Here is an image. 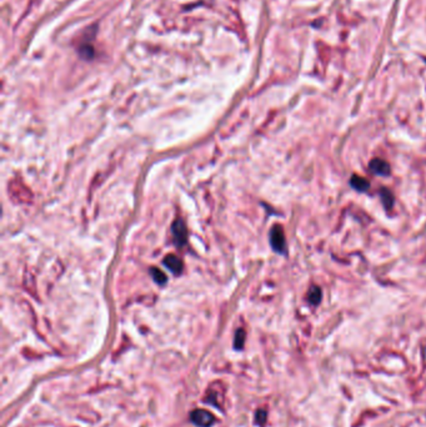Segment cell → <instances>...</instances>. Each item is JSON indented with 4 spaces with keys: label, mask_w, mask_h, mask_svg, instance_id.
<instances>
[{
    "label": "cell",
    "mask_w": 426,
    "mask_h": 427,
    "mask_svg": "<svg viewBox=\"0 0 426 427\" xmlns=\"http://www.w3.org/2000/svg\"><path fill=\"white\" fill-rule=\"evenodd\" d=\"M270 244H272L273 249L279 252V254L285 252V235H284V230L280 225H275L272 229V231H270Z\"/></svg>",
    "instance_id": "obj_1"
},
{
    "label": "cell",
    "mask_w": 426,
    "mask_h": 427,
    "mask_svg": "<svg viewBox=\"0 0 426 427\" xmlns=\"http://www.w3.org/2000/svg\"><path fill=\"white\" fill-rule=\"evenodd\" d=\"M191 421L200 427H210L214 424V416L206 410H195L191 412Z\"/></svg>",
    "instance_id": "obj_2"
},
{
    "label": "cell",
    "mask_w": 426,
    "mask_h": 427,
    "mask_svg": "<svg viewBox=\"0 0 426 427\" xmlns=\"http://www.w3.org/2000/svg\"><path fill=\"white\" fill-rule=\"evenodd\" d=\"M369 167L375 175L379 176H388L390 175V165L382 159H374L370 161Z\"/></svg>",
    "instance_id": "obj_3"
},
{
    "label": "cell",
    "mask_w": 426,
    "mask_h": 427,
    "mask_svg": "<svg viewBox=\"0 0 426 427\" xmlns=\"http://www.w3.org/2000/svg\"><path fill=\"white\" fill-rule=\"evenodd\" d=\"M172 232H174V239H175L178 245H184L187 241V228L183 224V221H176L172 226Z\"/></svg>",
    "instance_id": "obj_4"
},
{
    "label": "cell",
    "mask_w": 426,
    "mask_h": 427,
    "mask_svg": "<svg viewBox=\"0 0 426 427\" xmlns=\"http://www.w3.org/2000/svg\"><path fill=\"white\" fill-rule=\"evenodd\" d=\"M164 263H165V266H167L168 269L171 270L174 274H179V272L181 271V269H183L181 260L178 258V256H175V255H169V256H167L165 260H164Z\"/></svg>",
    "instance_id": "obj_5"
},
{
    "label": "cell",
    "mask_w": 426,
    "mask_h": 427,
    "mask_svg": "<svg viewBox=\"0 0 426 427\" xmlns=\"http://www.w3.org/2000/svg\"><path fill=\"white\" fill-rule=\"evenodd\" d=\"M350 184L354 189H356L358 191H366L369 190V187H370V184L369 181L366 180L365 178L359 175H353L351 176V180H350Z\"/></svg>",
    "instance_id": "obj_6"
},
{
    "label": "cell",
    "mask_w": 426,
    "mask_h": 427,
    "mask_svg": "<svg viewBox=\"0 0 426 427\" xmlns=\"http://www.w3.org/2000/svg\"><path fill=\"white\" fill-rule=\"evenodd\" d=\"M307 300L310 301V304L318 305L321 300V290L319 286H311L309 290V294H307Z\"/></svg>",
    "instance_id": "obj_7"
},
{
    "label": "cell",
    "mask_w": 426,
    "mask_h": 427,
    "mask_svg": "<svg viewBox=\"0 0 426 427\" xmlns=\"http://www.w3.org/2000/svg\"><path fill=\"white\" fill-rule=\"evenodd\" d=\"M380 193H381L380 194V196H381L382 202H384V205H385V208L390 209L391 206H392V204H394V196H392V194H391L389 190H386V189L385 190L382 189Z\"/></svg>",
    "instance_id": "obj_8"
},
{
    "label": "cell",
    "mask_w": 426,
    "mask_h": 427,
    "mask_svg": "<svg viewBox=\"0 0 426 427\" xmlns=\"http://www.w3.org/2000/svg\"><path fill=\"white\" fill-rule=\"evenodd\" d=\"M152 272H153V278H154V280L156 281L158 284H164V282L167 281V276L164 275V274L160 271V270L153 269Z\"/></svg>",
    "instance_id": "obj_9"
},
{
    "label": "cell",
    "mask_w": 426,
    "mask_h": 427,
    "mask_svg": "<svg viewBox=\"0 0 426 427\" xmlns=\"http://www.w3.org/2000/svg\"><path fill=\"white\" fill-rule=\"evenodd\" d=\"M244 339H245V332L244 330H239L237 332V337H235V346L238 348L242 347V344H244Z\"/></svg>",
    "instance_id": "obj_10"
},
{
    "label": "cell",
    "mask_w": 426,
    "mask_h": 427,
    "mask_svg": "<svg viewBox=\"0 0 426 427\" xmlns=\"http://www.w3.org/2000/svg\"><path fill=\"white\" fill-rule=\"evenodd\" d=\"M424 357H425L426 360V346H425V350H424Z\"/></svg>",
    "instance_id": "obj_11"
}]
</instances>
